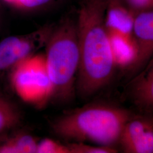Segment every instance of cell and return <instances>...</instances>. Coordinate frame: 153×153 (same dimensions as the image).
<instances>
[{"label": "cell", "mask_w": 153, "mask_h": 153, "mask_svg": "<svg viewBox=\"0 0 153 153\" xmlns=\"http://www.w3.org/2000/svg\"><path fill=\"white\" fill-rule=\"evenodd\" d=\"M105 0H90L82 9L77 33L79 64L76 92L90 98L112 81L117 68L104 21Z\"/></svg>", "instance_id": "cell-1"}, {"label": "cell", "mask_w": 153, "mask_h": 153, "mask_svg": "<svg viewBox=\"0 0 153 153\" xmlns=\"http://www.w3.org/2000/svg\"><path fill=\"white\" fill-rule=\"evenodd\" d=\"M136 113L114 103L93 102L59 116L51 122V129L68 142L116 148L124 126Z\"/></svg>", "instance_id": "cell-2"}, {"label": "cell", "mask_w": 153, "mask_h": 153, "mask_svg": "<svg viewBox=\"0 0 153 153\" xmlns=\"http://www.w3.org/2000/svg\"><path fill=\"white\" fill-rule=\"evenodd\" d=\"M45 58L52 86L51 100L70 101L76 91L79 64L77 28L66 25L50 34Z\"/></svg>", "instance_id": "cell-3"}, {"label": "cell", "mask_w": 153, "mask_h": 153, "mask_svg": "<svg viewBox=\"0 0 153 153\" xmlns=\"http://www.w3.org/2000/svg\"><path fill=\"white\" fill-rule=\"evenodd\" d=\"M9 78L11 88L25 102L43 107L52 98V86L45 55H33L12 71Z\"/></svg>", "instance_id": "cell-4"}, {"label": "cell", "mask_w": 153, "mask_h": 153, "mask_svg": "<svg viewBox=\"0 0 153 153\" xmlns=\"http://www.w3.org/2000/svg\"><path fill=\"white\" fill-rule=\"evenodd\" d=\"M50 33L39 31L25 36H11L0 41V78L9 76L23 61L47 42Z\"/></svg>", "instance_id": "cell-5"}, {"label": "cell", "mask_w": 153, "mask_h": 153, "mask_svg": "<svg viewBox=\"0 0 153 153\" xmlns=\"http://www.w3.org/2000/svg\"><path fill=\"white\" fill-rule=\"evenodd\" d=\"M118 148L125 153H153V116L137 112L126 124Z\"/></svg>", "instance_id": "cell-6"}, {"label": "cell", "mask_w": 153, "mask_h": 153, "mask_svg": "<svg viewBox=\"0 0 153 153\" xmlns=\"http://www.w3.org/2000/svg\"><path fill=\"white\" fill-rule=\"evenodd\" d=\"M133 36L137 53L133 63L124 71L128 79L140 71L153 56V10L135 15Z\"/></svg>", "instance_id": "cell-7"}, {"label": "cell", "mask_w": 153, "mask_h": 153, "mask_svg": "<svg viewBox=\"0 0 153 153\" xmlns=\"http://www.w3.org/2000/svg\"><path fill=\"white\" fill-rule=\"evenodd\" d=\"M123 97L138 113L153 116V56L140 71L128 79Z\"/></svg>", "instance_id": "cell-8"}, {"label": "cell", "mask_w": 153, "mask_h": 153, "mask_svg": "<svg viewBox=\"0 0 153 153\" xmlns=\"http://www.w3.org/2000/svg\"><path fill=\"white\" fill-rule=\"evenodd\" d=\"M134 15L121 0H106L104 21L107 31L133 35Z\"/></svg>", "instance_id": "cell-9"}, {"label": "cell", "mask_w": 153, "mask_h": 153, "mask_svg": "<svg viewBox=\"0 0 153 153\" xmlns=\"http://www.w3.org/2000/svg\"><path fill=\"white\" fill-rule=\"evenodd\" d=\"M115 64L124 71L134 60L137 48L133 35L108 31Z\"/></svg>", "instance_id": "cell-10"}, {"label": "cell", "mask_w": 153, "mask_h": 153, "mask_svg": "<svg viewBox=\"0 0 153 153\" xmlns=\"http://www.w3.org/2000/svg\"><path fill=\"white\" fill-rule=\"evenodd\" d=\"M18 128L0 136V153H36L39 140Z\"/></svg>", "instance_id": "cell-11"}, {"label": "cell", "mask_w": 153, "mask_h": 153, "mask_svg": "<svg viewBox=\"0 0 153 153\" xmlns=\"http://www.w3.org/2000/svg\"><path fill=\"white\" fill-rule=\"evenodd\" d=\"M22 120L19 107L0 88V136L19 127Z\"/></svg>", "instance_id": "cell-12"}, {"label": "cell", "mask_w": 153, "mask_h": 153, "mask_svg": "<svg viewBox=\"0 0 153 153\" xmlns=\"http://www.w3.org/2000/svg\"><path fill=\"white\" fill-rule=\"evenodd\" d=\"M71 153H116L119 150L116 148L99 145H92L86 142H71L66 143Z\"/></svg>", "instance_id": "cell-13"}, {"label": "cell", "mask_w": 153, "mask_h": 153, "mask_svg": "<svg viewBox=\"0 0 153 153\" xmlns=\"http://www.w3.org/2000/svg\"><path fill=\"white\" fill-rule=\"evenodd\" d=\"M36 153H71V152L67 143L45 138L38 141Z\"/></svg>", "instance_id": "cell-14"}, {"label": "cell", "mask_w": 153, "mask_h": 153, "mask_svg": "<svg viewBox=\"0 0 153 153\" xmlns=\"http://www.w3.org/2000/svg\"><path fill=\"white\" fill-rule=\"evenodd\" d=\"M134 15L143 11L153 10V0H121Z\"/></svg>", "instance_id": "cell-15"}, {"label": "cell", "mask_w": 153, "mask_h": 153, "mask_svg": "<svg viewBox=\"0 0 153 153\" xmlns=\"http://www.w3.org/2000/svg\"><path fill=\"white\" fill-rule=\"evenodd\" d=\"M26 7L33 8L46 4L49 0H16Z\"/></svg>", "instance_id": "cell-16"}, {"label": "cell", "mask_w": 153, "mask_h": 153, "mask_svg": "<svg viewBox=\"0 0 153 153\" xmlns=\"http://www.w3.org/2000/svg\"><path fill=\"white\" fill-rule=\"evenodd\" d=\"M10 1H13V0H10Z\"/></svg>", "instance_id": "cell-17"}]
</instances>
